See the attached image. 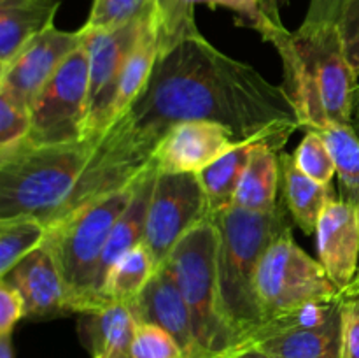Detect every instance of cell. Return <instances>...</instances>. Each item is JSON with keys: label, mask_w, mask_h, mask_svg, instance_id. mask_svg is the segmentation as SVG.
Instances as JSON below:
<instances>
[{"label": "cell", "mask_w": 359, "mask_h": 358, "mask_svg": "<svg viewBox=\"0 0 359 358\" xmlns=\"http://www.w3.org/2000/svg\"><path fill=\"white\" fill-rule=\"evenodd\" d=\"M121 118L153 153L163 133L182 121L221 123L242 144L262 142L276 151L302 128L283 84L224 55L202 34L158 53L146 88Z\"/></svg>", "instance_id": "cell-1"}, {"label": "cell", "mask_w": 359, "mask_h": 358, "mask_svg": "<svg viewBox=\"0 0 359 358\" xmlns=\"http://www.w3.org/2000/svg\"><path fill=\"white\" fill-rule=\"evenodd\" d=\"M153 160L125 118L102 135L0 153V218L34 216L51 227L132 185Z\"/></svg>", "instance_id": "cell-2"}, {"label": "cell", "mask_w": 359, "mask_h": 358, "mask_svg": "<svg viewBox=\"0 0 359 358\" xmlns=\"http://www.w3.org/2000/svg\"><path fill=\"white\" fill-rule=\"evenodd\" d=\"M283 60L284 90L304 130L330 123L353 125L359 74L344 51L337 25H305L294 32L283 21H266L258 32Z\"/></svg>", "instance_id": "cell-3"}, {"label": "cell", "mask_w": 359, "mask_h": 358, "mask_svg": "<svg viewBox=\"0 0 359 358\" xmlns=\"http://www.w3.org/2000/svg\"><path fill=\"white\" fill-rule=\"evenodd\" d=\"M219 237L217 246V283L223 312L242 343L249 350L252 333L263 323L256 298V272L263 251L279 232L293 227L290 213L280 200L272 213H251L228 207L210 214Z\"/></svg>", "instance_id": "cell-4"}, {"label": "cell", "mask_w": 359, "mask_h": 358, "mask_svg": "<svg viewBox=\"0 0 359 358\" xmlns=\"http://www.w3.org/2000/svg\"><path fill=\"white\" fill-rule=\"evenodd\" d=\"M137 179L126 188L111 193L49 227L44 244L51 251L69 288L72 314L98 311L93 291L98 263L116 221L132 200Z\"/></svg>", "instance_id": "cell-5"}, {"label": "cell", "mask_w": 359, "mask_h": 358, "mask_svg": "<svg viewBox=\"0 0 359 358\" xmlns=\"http://www.w3.org/2000/svg\"><path fill=\"white\" fill-rule=\"evenodd\" d=\"M217 246L219 237L209 216L184 235L165 263L181 288L198 343L214 358H230L241 353L242 343L221 305Z\"/></svg>", "instance_id": "cell-6"}, {"label": "cell", "mask_w": 359, "mask_h": 358, "mask_svg": "<svg viewBox=\"0 0 359 358\" xmlns=\"http://www.w3.org/2000/svg\"><path fill=\"white\" fill-rule=\"evenodd\" d=\"M291 228L279 232L259 260L256 298L263 323L312 302L340 300V290L321 262L309 256L294 242Z\"/></svg>", "instance_id": "cell-7"}, {"label": "cell", "mask_w": 359, "mask_h": 358, "mask_svg": "<svg viewBox=\"0 0 359 358\" xmlns=\"http://www.w3.org/2000/svg\"><path fill=\"white\" fill-rule=\"evenodd\" d=\"M90 93V65L84 46L74 51L39 91L30 107L25 146L46 147L84 139Z\"/></svg>", "instance_id": "cell-8"}, {"label": "cell", "mask_w": 359, "mask_h": 358, "mask_svg": "<svg viewBox=\"0 0 359 358\" xmlns=\"http://www.w3.org/2000/svg\"><path fill=\"white\" fill-rule=\"evenodd\" d=\"M209 216L210 207L198 175L156 172L144 234V246L154 265H163L184 235Z\"/></svg>", "instance_id": "cell-9"}, {"label": "cell", "mask_w": 359, "mask_h": 358, "mask_svg": "<svg viewBox=\"0 0 359 358\" xmlns=\"http://www.w3.org/2000/svg\"><path fill=\"white\" fill-rule=\"evenodd\" d=\"M151 18L153 16L102 30L81 27L84 37L83 46L88 53L90 65V93L84 139L102 135L111 126V109L118 93L123 70Z\"/></svg>", "instance_id": "cell-10"}, {"label": "cell", "mask_w": 359, "mask_h": 358, "mask_svg": "<svg viewBox=\"0 0 359 358\" xmlns=\"http://www.w3.org/2000/svg\"><path fill=\"white\" fill-rule=\"evenodd\" d=\"M83 32H65L55 25L42 30L0 69V91L30 109L39 91L74 51L83 46Z\"/></svg>", "instance_id": "cell-11"}, {"label": "cell", "mask_w": 359, "mask_h": 358, "mask_svg": "<svg viewBox=\"0 0 359 358\" xmlns=\"http://www.w3.org/2000/svg\"><path fill=\"white\" fill-rule=\"evenodd\" d=\"M241 144L235 133L221 123H175L158 140L153 153V164L158 172L198 174Z\"/></svg>", "instance_id": "cell-12"}, {"label": "cell", "mask_w": 359, "mask_h": 358, "mask_svg": "<svg viewBox=\"0 0 359 358\" xmlns=\"http://www.w3.org/2000/svg\"><path fill=\"white\" fill-rule=\"evenodd\" d=\"M126 307L137 323H151L170 333L184 358H214L196 339L188 305L167 263L158 267L142 293Z\"/></svg>", "instance_id": "cell-13"}, {"label": "cell", "mask_w": 359, "mask_h": 358, "mask_svg": "<svg viewBox=\"0 0 359 358\" xmlns=\"http://www.w3.org/2000/svg\"><path fill=\"white\" fill-rule=\"evenodd\" d=\"M0 281L11 284L25 302V318L49 319L72 314L70 293L46 244L18 262Z\"/></svg>", "instance_id": "cell-14"}, {"label": "cell", "mask_w": 359, "mask_h": 358, "mask_svg": "<svg viewBox=\"0 0 359 358\" xmlns=\"http://www.w3.org/2000/svg\"><path fill=\"white\" fill-rule=\"evenodd\" d=\"M314 235L319 262L342 293L359 267V206L339 197L332 199L319 216Z\"/></svg>", "instance_id": "cell-15"}, {"label": "cell", "mask_w": 359, "mask_h": 358, "mask_svg": "<svg viewBox=\"0 0 359 358\" xmlns=\"http://www.w3.org/2000/svg\"><path fill=\"white\" fill-rule=\"evenodd\" d=\"M156 167L151 160V164L144 168V172L137 179L135 192H133L128 207L123 211V214L116 221L114 228H112L111 235H109L107 244H105L104 253H102L100 263H98L97 279H95L93 291L98 311L104 309L100 304V290L104 286L105 279H107V274L111 272L116 262L121 260L126 253H130L137 246L144 244L147 209H149V200L151 193H153L154 179H156Z\"/></svg>", "instance_id": "cell-16"}, {"label": "cell", "mask_w": 359, "mask_h": 358, "mask_svg": "<svg viewBox=\"0 0 359 358\" xmlns=\"http://www.w3.org/2000/svg\"><path fill=\"white\" fill-rule=\"evenodd\" d=\"M280 197L293 223L304 234L314 235L323 209L332 199L339 197L333 185H323L297 167L293 154L279 151Z\"/></svg>", "instance_id": "cell-17"}, {"label": "cell", "mask_w": 359, "mask_h": 358, "mask_svg": "<svg viewBox=\"0 0 359 358\" xmlns=\"http://www.w3.org/2000/svg\"><path fill=\"white\" fill-rule=\"evenodd\" d=\"M81 316L83 340L91 358H135L133 339L137 321L126 305L112 304Z\"/></svg>", "instance_id": "cell-18"}, {"label": "cell", "mask_w": 359, "mask_h": 358, "mask_svg": "<svg viewBox=\"0 0 359 358\" xmlns=\"http://www.w3.org/2000/svg\"><path fill=\"white\" fill-rule=\"evenodd\" d=\"M270 358H340L342 311L319 326H300L259 340L255 346Z\"/></svg>", "instance_id": "cell-19"}, {"label": "cell", "mask_w": 359, "mask_h": 358, "mask_svg": "<svg viewBox=\"0 0 359 358\" xmlns=\"http://www.w3.org/2000/svg\"><path fill=\"white\" fill-rule=\"evenodd\" d=\"M279 151L256 142L235 192L233 206L251 213H272L279 207Z\"/></svg>", "instance_id": "cell-20"}, {"label": "cell", "mask_w": 359, "mask_h": 358, "mask_svg": "<svg viewBox=\"0 0 359 358\" xmlns=\"http://www.w3.org/2000/svg\"><path fill=\"white\" fill-rule=\"evenodd\" d=\"M60 4L0 7V69L6 67L25 44L55 25Z\"/></svg>", "instance_id": "cell-21"}, {"label": "cell", "mask_w": 359, "mask_h": 358, "mask_svg": "<svg viewBox=\"0 0 359 358\" xmlns=\"http://www.w3.org/2000/svg\"><path fill=\"white\" fill-rule=\"evenodd\" d=\"M158 53H160L158 32L156 27H154V20L151 18L149 23L144 28L142 35L137 41L135 48L130 53L128 62H126L125 70H123L118 93H116L114 104H112L111 109V125L118 121L132 107V104L139 98V95L142 93L147 81H149L151 72H153Z\"/></svg>", "instance_id": "cell-22"}, {"label": "cell", "mask_w": 359, "mask_h": 358, "mask_svg": "<svg viewBox=\"0 0 359 358\" xmlns=\"http://www.w3.org/2000/svg\"><path fill=\"white\" fill-rule=\"evenodd\" d=\"M156 269L158 267L154 265L153 258L144 244L126 253L107 274V279L100 290L102 307L112 304L128 305L130 302L135 300L147 286Z\"/></svg>", "instance_id": "cell-23"}, {"label": "cell", "mask_w": 359, "mask_h": 358, "mask_svg": "<svg viewBox=\"0 0 359 358\" xmlns=\"http://www.w3.org/2000/svg\"><path fill=\"white\" fill-rule=\"evenodd\" d=\"M255 144L256 142L241 144V146L233 147L196 174L207 195L210 214L219 213V211L233 206L235 192H237L242 174L248 167Z\"/></svg>", "instance_id": "cell-24"}, {"label": "cell", "mask_w": 359, "mask_h": 358, "mask_svg": "<svg viewBox=\"0 0 359 358\" xmlns=\"http://www.w3.org/2000/svg\"><path fill=\"white\" fill-rule=\"evenodd\" d=\"M328 144L339 179V199L359 206V135L353 125L330 123L318 130Z\"/></svg>", "instance_id": "cell-25"}, {"label": "cell", "mask_w": 359, "mask_h": 358, "mask_svg": "<svg viewBox=\"0 0 359 358\" xmlns=\"http://www.w3.org/2000/svg\"><path fill=\"white\" fill-rule=\"evenodd\" d=\"M48 230L34 216L0 218V276H6L18 262L41 248Z\"/></svg>", "instance_id": "cell-26"}, {"label": "cell", "mask_w": 359, "mask_h": 358, "mask_svg": "<svg viewBox=\"0 0 359 358\" xmlns=\"http://www.w3.org/2000/svg\"><path fill=\"white\" fill-rule=\"evenodd\" d=\"M153 20L160 51L186 35L200 34L195 21V7L189 0H153Z\"/></svg>", "instance_id": "cell-27"}, {"label": "cell", "mask_w": 359, "mask_h": 358, "mask_svg": "<svg viewBox=\"0 0 359 358\" xmlns=\"http://www.w3.org/2000/svg\"><path fill=\"white\" fill-rule=\"evenodd\" d=\"M153 16V0H93L90 18L83 27L90 30L116 28Z\"/></svg>", "instance_id": "cell-28"}, {"label": "cell", "mask_w": 359, "mask_h": 358, "mask_svg": "<svg viewBox=\"0 0 359 358\" xmlns=\"http://www.w3.org/2000/svg\"><path fill=\"white\" fill-rule=\"evenodd\" d=\"M293 160L309 178L323 185H332L337 174L335 161L330 153L328 144L318 130H305L304 139L293 153Z\"/></svg>", "instance_id": "cell-29"}, {"label": "cell", "mask_w": 359, "mask_h": 358, "mask_svg": "<svg viewBox=\"0 0 359 358\" xmlns=\"http://www.w3.org/2000/svg\"><path fill=\"white\" fill-rule=\"evenodd\" d=\"M30 130V109L0 91V153L16 150L27 140Z\"/></svg>", "instance_id": "cell-30"}, {"label": "cell", "mask_w": 359, "mask_h": 358, "mask_svg": "<svg viewBox=\"0 0 359 358\" xmlns=\"http://www.w3.org/2000/svg\"><path fill=\"white\" fill-rule=\"evenodd\" d=\"M135 358H184L170 333L151 323H137L133 339Z\"/></svg>", "instance_id": "cell-31"}, {"label": "cell", "mask_w": 359, "mask_h": 358, "mask_svg": "<svg viewBox=\"0 0 359 358\" xmlns=\"http://www.w3.org/2000/svg\"><path fill=\"white\" fill-rule=\"evenodd\" d=\"M193 7L203 4L209 7H224L237 16L241 27H249L259 32V28L269 21L265 16V0H189ZM272 21V20H270Z\"/></svg>", "instance_id": "cell-32"}, {"label": "cell", "mask_w": 359, "mask_h": 358, "mask_svg": "<svg viewBox=\"0 0 359 358\" xmlns=\"http://www.w3.org/2000/svg\"><path fill=\"white\" fill-rule=\"evenodd\" d=\"M337 27L347 60L359 74V0H347Z\"/></svg>", "instance_id": "cell-33"}, {"label": "cell", "mask_w": 359, "mask_h": 358, "mask_svg": "<svg viewBox=\"0 0 359 358\" xmlns=\"http://www.w3.org/2000/svg\"><path fill=\"white\" fill-rule=\"evenodd\" d=\"M340 358H359V297L342 300Z\"/></svg>", "instance_id": "cell-34"}, {"label": "cell", "mask_w": 359, "mask_h": 358, "mask_svg": "<svg viewBox=\"0 0 359 358\" xmlns=\"http://www.w3.org/2000/svg\"><path fill=\"white\" fill-rule=\"evenodd\" d=\"M25 318V302L11 284L0 281V337L11 336L20 319Z\"/></svg>", "instance_id": "cell-35"}, {"label": "cell", "mask_w": 359, "mask_h": 358, "mask_svg": "<svg viewBox=\"0 0 359 358\" xmlns=\"http://www.w3.org/2000/svg\"><path fill=\"white\" fill-rule=\"evenodd\" d=\"M347 0H309L305 25H337Z\"/></svg>", "instance_id": "cell-36"}, {"label": "cell", "mask_w": 359, "mask_h": 358, "mask_svg": "<svg viewBox=\"0 0 359 358\" xmlns=\"http://www.w3.org/2000/svg\"><path fill=\"white\" fill-rule=\"evenodd\" d=\"M290 0H265V16L272 21H283L280 20V9L286 7Z\"/></svg>", "instance_id": "cell-37"}, {"label": "cell", "mask_w": 359, "mask_h": 358, "mask_svg": "<svg viewBox=\"0 0 359 358\" xmlns=\"http://www.w3.org/2000/svg\"><path fill=\"white\" fill-rule=\"evenodd\" d=\"M62 0H0V7L6 6H35V4H60Z\"/></svg>", "instance_id": "cell-38"}, {"label": "cell", "mask_w": 359, "mask_h": 358, "mask_svg": "<svg viewBox=\"0 0 359 358\" xmlns=\"http://www.w3.org/2000/svg\"><path fill=\"white\" fill-rule=\"evenodd\" d=\"M356 297H359V267H358L356 276H354V279L351 281L349 286L340 293V298H342V300H347V298H356Z\"/></svg>", "instance_id": "cell-39"}, {"label": "cell", "mask_w": 359, "mask_h": 358, "mask_svg": "<svg viewBox=\"0 0 359 358\" xmlns=\"http://www.w3.org/2000/svg\"><path fill=\"white\" fill-rule=\"evenodd\" d=\"M0 358H14L13 343H11V336L0 337Z\"/></svg>", "instance_id": "cell-40"}, {"label": "cell", "mask_w": 359, "mask_h": 358, "mask_svg": "<svg viewBox=\"0 0 359 358\" xmlns=\"http://www.w3.org/2000/svg\"><path fill=\"white\" fill-rule=\"evenodd\" d=\"M230 358H270V357L269 354L263 353V351L256 350V347H249V350L241 351V353L233 354V357H230Z\"/></svg>", "instance_id": "cell-41"}, {"label": "cell", "mask_w": 359, "mask_h": 358, "mask_svg": "<svg viewBox=\"0 0 359 358\" xmlns=\"http://www.w3.org/2000/svg\"><path fill=\"white\" fill-rule=\"evenodd\" d=\"M353 126L359 135V86L356 90V97H354V111H353Z\"/></svg>", "instance_id": "cell-42"}]
</instances>
